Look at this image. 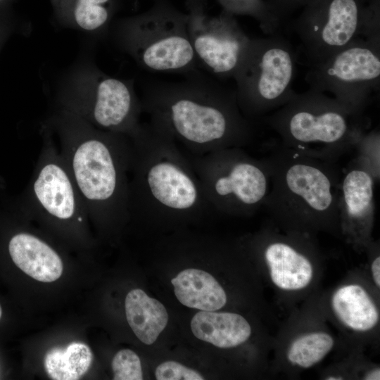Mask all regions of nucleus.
Returning <instances> with one entry per match:
<instances>
[{"mask_svg":"<svg viewBox=\"0 0 380 380\" xmlns=\"http://www.w3.org/2000/svg\"><path fill=\"white\" fill-rule=\"evenodd\" d=\"M251 247L277 293L298 297L315 286L322 263L315 236L284 232L270 221L251 239Z\"/></svg>","mask_w":380,"mask_h":380,"instance_id":"obj_12","label":"nucleus"},{"mask_svg":"<svg viewBox=\"0 0 380 380\" xmlns=\"http://www.w3.org/2000/svg\"><path fill=\"white\" fill-rule=\"evenodd\" d=\"M357 158L369 170L375 179L379 178V132H366L355 146Z\"/></svg>","mask_w":380,"mask_h":380,"instance_id":"obj_26","label":"nucleus"},{"mask_svg":"<svg viewBox=\"0 0 380 380\" xmlns=\"http://www.w3.org/2000/svg\"><path fill=\"white\" fill-rule=\"evenodd\" d=\"M251 38L234 77L242 114L258 123L291 98L298 53L281 32Z\"/></svg>","mask_w":380,"mask_h":380,"instance_id":"obj_7","label":"nucleus"},{"mask_svg":"<svg viewBox=\"0 0 380 380\" xmlns=\"http://www.w3.org/2000/svg\"><path fill=\"white\" fill-rule=\"evenodd\" d=\"M149 120L165 129L192 156L251 144L258 124L239 107L235 89L201 73L179 82L150 85L141 99Z\"/></svg>","mask_w":380,"mask_h":380,"instance_id":"obj_1","label":"nucleus"},{"mask_svg":"<svg viewBox=\"0 0 380 380\" xmlns=\"http://www.w3.org/2000/svg\"><path fill=\"white\" fill-rule=\"evenodd\" d=\"M309 88L330 92L352 111L364 115L380 84V41L358 37L324 61L310 65Z\"/></svg>","mask_w":380,"mask_h":380,"instance_id":"obj_11","label":"nucleus"},{"mask_svg":"<svg viewBox=\"0 0 380 380\" xmlns=\"http://www.w3.org/2000/svg\"><path fill=\"white\" fill-rule=\"evenodd\" d=\"M375 180L357 157L341 174L338 193L341 239L358 253L365 251L373 241Z\"/></svg>","mask_w":380,"mask_h":380,"instance_id":"obj_15","label":"nucleus"},{"mask_svg":"<svg viewBox=\"0 0 380 380\" xmlns=\"http://www.w3.org/2000/svg\"><path fill=\"white\" fill-rule=\"evenodd\" d=\"M155 376L158 380L204 379L198 372L172 360L160 364L155 371Z\"/></svg>","mask_w":380,"mask_h":380,"instance_id":"obj_27","label":"nucleus"},{"mask_svg":"<svg viewBox=\"0 0 380 380\" xmlns=\"http://www.w3.org/2000/svg\"><path fill=\"white\" fill-rule=\"evenodd\" d=\"M289 25L310 65L358 37L380 41V0H315Z\"/></svg>","mask_w":380,"mask_h":380,"instance_id":"obj_8","label":"nucleus"},{"mask_svg":"<svg viewBox=\"0 0 380 380\" xmlns=\"http://www.w3.org/2000/svg\"><path fill=\"white\" fill-rule=\"evenodd\" d=\"M191 329L198 339L222 349L236 348L248 341L253 329L241 315L201 310L192 318Z\"/></svg>","mask_w":380,"mask_h":380,"instance_id":"obj_19","label":"nucleus"},{"mask_svg":"<svg viewBox=\"0 0 380 380\" xmlns=\"http://www.w3.org/2000/svg\"><path fill=\"white\" fill-rule=\"evenodd\" d=\"M1 315H2V309H1V307L0 305V318L1 317Z\"/></svg>","mask_w":380,"mask_h":380,"instance_id":"obj_32","label":"nucleus"},{"mask_svg":"<svg viewBox=\"0 0 380 380\" xmlns=\"http://www.w3.org/2000/svg\"><path fill=\"white\" fill-rule=\"evenodd\" d=\"M177 300L190 308L216 311L227 304L224 288L210 273L198 269H186L171 280Z\"/></svg>","mask_w":380,"mask_h":380,"instance_id":"obj_20","label":"nucleus"},{"mask_svg":"<svg viewBox=\"0 0 380 380\" xmlns=\"http://www.w3.org/2000/svg\"><path fill=\"white\" fill-rule=\"evenodd\" d=\"M189 160L213 210L251 215L262 207L270 186L267 166L243 148H228Z\"/></svg>","mask_w":380,"mask_h":380,"instance_id":"obj_9","label":"nucleus"},{"mask_svg":"<svg viewBox=\"0 0 380 380\" xmlns=\"http://www.w3.org/2000/svg\"><path fill=\"white\" fill-rule=\"evenodd\" d=\"M42 146L22 197L30 215L59 223L82 225L89 217L51 130L42 128Z\"/></svg>","mask_w":380,"mask_h":380,"instance_id":"obj_13","label":"nucleus"},{"mask_svg":"<svg viewBox=\"0 0 380 380\" xmlns=\"http://www.w3.org/2000/svg\"><path fill=\"white\" fill-rule=\"evenodd\" d=\"M44 125L53 135L88 216L98 220L129 216L130 138L99 129L58 108Z\"/></svg>","mask_w":380,"mask_h":380,"instance_id":"obj_2","label":"nucleus"},{"mask_svg":"<svg viewBox=\"0 0 380 380\" xmlns=\"http://www.w3.org/2000/svg\"><path fill=\"white\" fill-rule=\"evenodd\" d=\"M222 10L233 15L249 16L266 35L280 32L282 24L265 0H217Z\"/></svg>","mask_w":380,"mask_h":380,"instance_id":"obj_24","label":"nucleus"},{"mask_svg":"<svg viewBox=\"0 0 380 380\" xmlns=\"http://www.w3.org/2000/svg\"><path fill=\"white\" fill-rule=\"evenodd\" d=\"M270 186L262 207L280 230L341 239L336 162L310 157L277 144L262 158Z\"/></svg>","mask_w":380,"mask_h":380,"instance_id":"obj_3","label":"nucleus"},{"mask_svg":"<svg viewBox=\"0 0 380 380\" xmlns=\"http://www.w3.org/2000/svg\"><path fill=\"white\" fill-rule=\"evenodd\" d=\"M5 0H0V4L3 3Z\"/></svg>","mask_w":380,"mask_h":380,"instance_id":"obj_33","label":"nucleus"},{"mask_svg":"<svg viewBox=\"0 0 380 380\" xmlns=\"http://www.w3.org/2000/svg\"><path fill=\"white\" fill-rule=\"evenodd\" d=\"M363 380H379L380 379V367L378 365L367 366L360 377Z\"/></svg>","mask_w":380,"mask_h":380,"instance_id":"obj_31","label":"nucleus"},{"mask_svg":"<svg viewBox=\"0 0 380 380\" xmlns=\"http://www.w3.org/2000/svg\"><path fill=\"white\" fill-rule=\"evenodd\" d=\"M289 333L280 346L281 362L291 371H303L321 363L335 348L337 341L320 322L299 324Z\"/></svg>","mask_w":380,"mask_h":380,"instance_id":"obj_17","label":"nucleus"},{"mask_svg":"<svg viewBox=\"0 0 380 380\" xmlns=\"http://www.w3.org/2000/svg\"><path fill=\"white\" fill-rule=\"evenodd\" d=\"M8 249L15 265L35 280L51 282L62 274L63 263L59 254L33 234L20 232L13 235Z\"/></svg>","mask_w":380,"mask_h":380,"instance_id":"obj_18","label":"nucleus"},{"mask_svg":"<svg viewBox=\"0 0 380 380\" xmlns=\"http://www.w3.org/2000/svg\"><path fill=\"white\" fill-rule=\"evenodd\" d=\"M185 5L190 15H199L205 13L208 0H185Z\"/></svg>","mask_w":380,"mask_h":380,"instance_id":"obj_30","label":"nucleus"},{"mask_svg":"<svg viewBox=\"0 0 380 380\" xmlns=\"http://www.w3.org/2000/svg\"><path fill=\"white\" fill-rule=\"evenodd\" d=\"M261 122L278 134L282 146L336 163L355 148L369 126L365 115L310 88L295 91L287 103Z\"/></svg>","mask_w":380,"mask_h":380,"instance_id":"obj_5","label":"nucleus"},{"mask_svg":"<svg viewBox=\"0 0 380 380\" xmlns=\"http://www.w3.org/2000/svg\"><path fill=\"white\" fill-rule=\"evenodd\" d=\"M189 14L170 0H153L145 11L120 21V47L144 70L190 76L201 73L188 32Z\"/></svg>","mask_w":380,"mask_h":380,"instance_id":"obj_6","label":"nucleus"},{"mask_svg":"<svg viewBox=\"0 0 380 380\" xmlns=\"http://www.w3.org/2000/svg\"><path fill=\"white\" fill-rule=\"evenodd\" d=\"M130 139L129 215L213 210L189 158L165 129L149 120Z\"/></svg>","mask_w":380,"mask_h":380,"instance_id":"obj_4","label":"nucleus"},{"mask_svg":"<svg viewBox=\"0 0 380 380\" xmlns=\"http://www.w3.org/2000/svg\"><path fill=\"white\" fill-rule=\"evenodd\" d=\"M188 32L199 67L233 79L251 39L235 16L223 10L215 16L189 14Z\"/></svg>","mask_w":380,"mask_h":380,"instance_id":"obj_14","label":"nucleus"},{"mask_svg":"<svg viewBox=\"0 0 380 380\" xmlns=\"http://www.w3.org/2000/svg\"><path fill=\"white\" fill-rule=\"evenodd\" d=\"M111 366L115 380L143 379L140 359L132 350H119L113 357Z\"/></svg>","mask_w":380,"mask_h":380,"instance_id":"obj_25","label":"nucleus"},{"mask_svg":"<svg viewBox=\"0 0 380 380\" xmlns=\"http://www.w3.org/2000/svg\"><path fill=\"white\" fill-rule=\"evenodd\" d=\"M271 9L283 25L292 13L304 8L315 0H266Z\"/></svg>","mask_w":380,"mask_h":380,"instance_id":"obj_28","label":"nucleus"},{"mask_svg":"<svg viewBox=\"0 0 380 380\" xmlns=\"http://www.w3.org/2000/svg\"><path fill=\"white\" fill-rule=\"evenodd\" d=\"M365 251L369 256L370 275L373 285L378 291L380 289V255L379 243L372 241Z\"/></svg>","mask_w":380,"mask_h":380,"instance_id":"obj_29","label":"nucleus"},{"mask_svg":"<svg viewBox=\"0 0 380 380\" xmlns=\"http://www.w3.org/2000/svg\"><path fill=\"white\" fill-rule=\"evenodd\" d=\"M58 108L94 127L132 137L139 129L143 113L133 80L108 75L89 67L76 73L58 99Z\"/></svg>","mask_w":380,"mask_h":380,"instance_id":"obj_10","label":"nucleus"},{"mask_svg":"<svg viewBox=\"0 0 380 380\" xmlns=\"http://www.w3.org/2000/svg\"><path fill=\"white\" fill-rule=\"evenodd\" d=\"M125 306L127 322L137 337L146 345L153 343L167 324L165 306L139 289L127 294Z\"/></svg>","mask_w":380,"mask_h":380,"instance_id":"obj_21","label":"nucleus"},{"mask_svg":"<svg viewBox=\"0 0 380 380\" xmlns=\"http://www.w3.org/2000/svg\"><path fill=\"white\" fill-rule=\"evenodd\" d=\"M93 360L89 347L85 343L72 342L65 348H54L46 353L45 371L54 380H76L89 369Z\"/></svg>","mask_w":380,"mask_h":380,"instance_id":"obj_23","label":"nucleus"},{"mask_svg":"<svg viewBox=\"0 0 380 380\" xmlns=\"http://www.w3.org/2000/svg\"><path fill=\"white\" fill-rule=\"evenodd\" d=\"M327 309L349 337L372 338L379 331V302L362 280L350 279L336 287L327 300Z\"/></svg>","mask_w":380,"mask_h":380,"instance_id":"obj_16","label":"nucleus"},{"mask_svg":"<svg viewBox=\"0 0 380 380\" xmlns=\"http://www.w3.org/2000/svg\"><path fill=\"white\" fill-rule=\"evenodd\" d=\"M58 20L63 25L99 32L109 25L115 0H51Z\"/></svg>","mask_w":380,"mask_h":380,"instance_id":"obj_22","label":"nucleus"}]
</instances>
